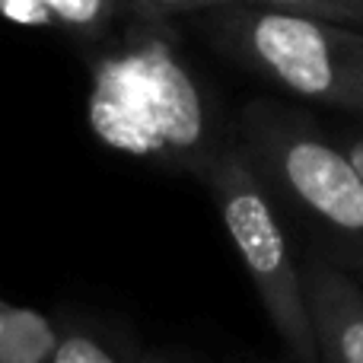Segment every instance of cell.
<instances>
[{"mask_svg": "<svg viewBox=\"0 0 363 363\" xmlns=\"http://www.w3.org/2000/svg\"><path fill=\"white\" fill-rule=\"evenodd\" d=\"M242 134L264 172L303 211L328 226L341 245L363 258V182L347 153L300 112L274 102L245 106Z\"/></svg>", "mask_w": 363, "mask_h": 363, "instance_id": "4", "label": "cell"}, {"mask_svg": "<svg viewBox=\"0 0 363 363\" xmlns=\"http://www.w3.org/2000/svg\"><path fill=\"white\" fill-rule=\"evenodd\" d=\"M204 32L220 51L303 99L363 115V32L262 4L204 10Z\"/></svg>", "mask_w": 363, "mask_h": 363, "instance_id": "2", "label": "cell"}, {"mask_svg": "<svg viewBox=\"0 0 363 363\" xmlns=\"http://www.w3.org/2000/svg\"><path fill=\"white\" fill-rule=\"evenodd\" d=\"M89 125L112 150L204 169L213 153L207 108L163 16L138 10L125 42L96 61Z\"/></svg>", "mask_w": 363, "mask_h": 363, "instance_id": "1", "label": "cell"}, {"mask_svg": "<svg viewBox=\"0 0 363 363\" xmlns=\"http://www.w3.org/2000/svg\"><path fill=\"white\" fill-rule=\"evenodd\" d=\"M121 0H45L55 26L70 32H96L115 16Z\"/></svg>", "mask_w": 363, "mask_h": 363, "instance_id": "7", "label": "cell"}, {"mask_svg": "<svg viewBox=\"0 0 363 363\" xmlns=\"http://www.w3.org/2000/svg\"><path fill=\"white\" fill-rule=\"evenodd\" d=\"M61 335L42 313L29 306H6L0 328V363H48Z\"/></svg>", "mask_w": 363, "mask_h": 363, "instance_id": "6", "label": "cell"}, {"mask_svg": "<svg viewBox=\"0 0 363 363\" xmlns=\"http://www.w3.org/2000/svg\"><path fill=\"white\" fill-rule=\"evenodd\" d=\"M48 363H118L106 347L99 345L96 338L80 332H70L64 338H57V347L51 354Z\"/></svg>", "mask_w": 363, "mask_h": 363, "instance_id": "9", "label": "cell"}, {"mask_svg": "<svg viewBox=\"0 0 363 363\" xmlns=\"http://www.w3.org/2000/svg\"><path fill=\"white\" fill-rule=\"evenodd\" d=\"M245 4L274 6V10L328 19L341 26H363V0H245Z\"/></svg>", "mask_w": 363, "mask_h": 363, "instance_id": "8", "label": "cell"}, {"mask_svg": "<svg viewBox=\"0 0 363 363\" xmlns=\"http://www.w3.org/2000/svg\"><path fill=\"white\" fill-rule=\"evenodd\" d=\"M4 309H6V303H0V328H4Z\"/></svg>", "mask_w": 363, "mask_h": 363, "instance_id": "13", "label": "cell"}, {"mask_svg": "<svg viewBox=\"0 0 363 363\" xmlns=\"http://www.w3.org/2000/svg\"><path fill=\"white\" fill-rule=\"evenodd\" d=\"M341 150L347 153V160H351L354 172H357L360 182H363V134H354L351 140H345V147H341Z\"/></svg>", "mask_w": 363, "mask_h": 363, "instance_id": "12", "label": "cell"}, {"mask_svg": "<svg viewBox=\"0 0 363 363\" xmlns=\"http://www.w3.org/2000/svg\"><path fill=\"white\" fill-rule=\"evenodd\" d=\"M309 322L322 363H363V294L341 268L313 258L303 271Z\"/></svg>", "mask_w": 363, "mask_h": 363, "instance_id": "5", "label": "cell"}, {"mask_svg": "<svg viewBox=\"0 0 363 363\" xmlns=\"http://www.w3.org/2000/svg\"><path fill=\"white\" fill-rule=\"evenodd\" d=\"M201 179L211 188L220 207V220L287 351L300 363H322L313 322H309L303 274L290 255V242L281 230V220L264 194L262 179L252 169L249 157L239 150H213L201 169Z\"/></svg>", "mask_w": 363, "mask_h": 363, "instance_id": "3", "label": "cell"}, {"mask_svg": "<svg viewBox=\"0 0 363 363\" xmlns=\"http://www.w3.org/2000/svg\"><path fill=\"white\" fill-rule=\"evenodd\" d=\"M0 16L16 26H55L45 0H0Z\"/></svg>", "mask_w": 363, "mask_h": 363, "instance_id": "10", "label": "cell"}, {"mask_svg": "<svg viewBox=\"0 0 363 363\" xmlns=\"http://www.w3.org/2000/svg\"><path fill=\"white\" fill-rule=\"evenodd\" d=\"M226 4H236V0H134V10L153 13V16H169V13H204Z\"/></svg>", "mask_w": 363, "mask_h": 363, "instance_id": "11", "label": "cell"}]
</instances>
